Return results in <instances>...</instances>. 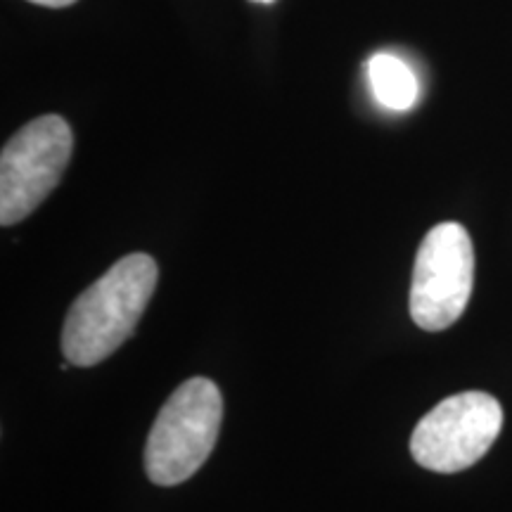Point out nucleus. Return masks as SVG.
Instances as JSON below:
<instances>
[{"instance_id":"4","label":"nucleus","mask_w":512,"mask_h":512,"mask_svg":"<svg viewBox=\"0 0 512 512\" xmlns=\"http://www.w3.org/2000/svg\"><path fill=\"white\" fill-rule=\"evenodd\" d=\"M475 285V247L460 223H439L415 254L411 316L427 332L451 328L463 316Z\"/></svg>"},{"instance_id":"5","label":"nucleus","mask_w":512,"mask_h":512,"mask_svg":"<svg viewBox=\"0 0 512 512\" xmlns=\"http://www.w3.org/2000/svg\"><path fill=\"white\" fill-rule=\"evenodd\" d=\"M503 427V408L486 392L448 396L415 425L411 453L425 470L453 475L486 456Z\"/></svg>"},{"instance_id":"1","label":"nucleus","mask_w":512,"mask_h":512,"mask_svg":"<svg viewBox=\"0 0 512 512\" xmlns=\"http://www.w3.org/2000/svg\"><path fill=\"white\" fill-rule=\"evenodd\" d=\"M159 280L157 261L136 252L86 287L64 318L62 354L72 366L91 368L112 356L138 328Z\"/></svg>"},{"instance_id":"6","label":"nucleus","mask_w":512,"mask_h":512,"mask_svg":"<svg viewBox=\"0 0 512 512\" xmlns=\"http://www.w3.org/2000/svg\"><path fill=\"white\" fill-rule=\"evenodd\" d=\"M368 83L373 88L375 100L394 112L411 110L420 93L413 69L392 53H377L370 57Z\"/></svg>"},{"instance_id":"7","label":"nucleus","mask_w":512,"mask_h":512,"mask_svg":"<svg viewBox=\"0 0 512 512\" xmlns=\"http://www.w3.org/2000/svg\"><path fill=\"white\" fill-rule=\"evenodd\" d=\"M29 3L46 5V8H67V5H74L76 0H29Z\"/></svg>"},{"instance_id":"2","label":"nucleus","mask_w":512,"mask_h":512,"mask_svg":"<svg viewBox=\"0 0 512 512\" xmlns=\"http://www.w3.org/2000/svg\"><path fill=\"white\" fill-rule=\"evenodd\" d=\"M223 396L207 377L183 382L159 411L145 446V470L152 484L188 482L214 451L221 432Z\"/></svg>"},{"instance_id":"8","label":"nucleus","mask_w":512,"mask_h":512,"mask_svg":"<svg viewBox=\"0 0 512 512\" xmlns=\"http://www.w3.org/2000/svg\"><path fill=\"white\" fill-rule=\"evenodd\" d=\"M256 3H273V0H256Z\"/></svg>"},{"instance_id":"3","label":"nucleus","mask_w":512,"mask_h":512,"mask_svg":"<svg viewBox=\"0 0 512 512\" xmlns=\"http://www.w3.org/2000/svg\"><path fill=\"white\" fill-rule=\"evenodd\" d=\"M74 150L67 121L46 114L22 126L0 155V223L15 226L34 214L62 181Z\"/></svg>"}]
</instances>
